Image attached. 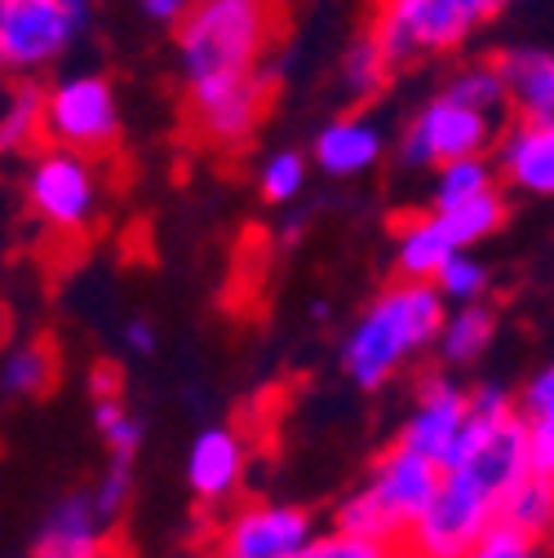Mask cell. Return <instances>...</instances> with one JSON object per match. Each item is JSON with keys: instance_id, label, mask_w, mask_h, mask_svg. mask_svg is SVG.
<instances>
[{"instance_id": "cell-1", "label": "cell", "mask_w": 554, "mask_h": 558, "mask_svg": "<svg viewBox=\"0 0 554 558\" xmlns=\"http://www.w3.org/2000/svg\"><path fill=\"white\" fill-rule=\"evenodd\" d=\"M444 293L431 279H395V284L360 315V324L346 337L341 368L360 390H377L390 381L412 355L444 337Z\"/></svg>"}, {"instance_id": "cell-2", "label": "cell", "mask_w": 554, "mask_h": 558, "mask_svg": "<svg viewBox=\"0 0 554 558\" xmlns=\"http://www.w3.org/2000/svg\"><path fill=\"white\" fill-rule=\"evenodd\" d=\"M285 0H191L178 23V53L186 85L253 76L285 36Z\"/></svg>"}, {"instance_id": "cell-3", "label": "cell", "mask_w": 554, "mask_h": 558, "mask_svg": "<svg viewBox=\"0 0 554 558\" xmlns=\"http://www.w3.org/2000/svg\"><path fill=\"white\" fill-rule=\"evenodd\" d=\"M439 483H444V470L431 457L395 444L390 452H382V461L373 465V474L364 478L360 493H351L337 506V527L356 532V536L404 545L412 523H418L426 514V506L435 501Z\"/></svg>"}, {"instance_id": "cell-4", "label": "cell", "mask_w": 554, "mask_h": 558, "mask_svg": "<svg viewBox=\"0 0 554 558\" xmlns=\"http://www.w3.org/2000/svg\"><path fill=\"white\" fill-rule=\"evenodd\" d=\"M373 40L390 58V66H404L422 53H444L461 45L483 19L502 10V0H373Z\"/></svg>"}, {"instance_id": "cell-5", "label": "cell", "mask_w": 554, "mask_h": 558, "mask_svg": "<svg viewBox=\"0 0 554 558\" xmlns=\"http://www.w3.org/2000/svg\"><path fill=\"white\" fill-rule=\"evenodd\" d=\"M448 470L470 478L502 510L515 487L532 478V422L523 416V408H510L502 416H470L466 439Z\"/></svg>"}, {"instance_id": "cell-6", "label": "cell", "mask_w": 554, "mask_h": 558, "mask_svg": "<svg viewBox=\"0 0 554 558\" xmlns=\"http://www.w3.org/2000/svg\"><path fill=\"white\" fill-rule=\"evenodd\" d=\"M27 208L53 235H85L89 222L98 218L94 160L62 151V147L36 151V160L27 169Z\"/></svg>"}, {"instance_id": "cell-7", "label": "cell", "mask_w": 554, "mask_h": 558, "mask_svg": "<svg viewBox=\"0 0 554 558\" xmlns=\"http://www.w3.org/2000/svg\"><path fill=\"white\" fill-rule=\"evenodd\" d=\"M45 143L76 156H111L120 143V107L103 76H72L45 94Z\"/></svg>"}, {"instance_id": "cell-8", "label": "cell", "mask_w": 554, "mask_h": 558, "mask_svg": "<svg viewBox=\"0 0 554 558\" xmlns=\"http://www.w3.org/2000/svg\"><path fill=\"white\" fill-rule=\"evenodd\" d=\"M497 523V501L489 493L453 470H444V483L426 514L412 523L404 549L408 558H466Z\"/></svg>"}, {"instance_id": "cell-9", "label": "cell", "mask_w": 554, "mask_h": 558, "mask_svg": "<svg viewBox=\"0 0 554 558\" xmlns=\"http://www.w3.org/2000/svg\"><path fill=\"white\" fill-rule=\"evenodd\" d=\"M266 107H270L266 72L186 85V129L209 151H240V147H249V137L257 133Z\"/></svg>"}, {"instance_id": "cell-10", "label": "cell", "mask_w": 554, "mask_h": 558, "mask_svg": "<svg viewBox=\"0 0 554 558\" xmlns=\"http://www.w3.org/2000/svg\"><path fill=\"white\" fill-rule=\"evenodd\" d=\"M493 137H497V116H483V111L461 107V102L439 94L408 124L399 156L408 169H444L453 160L483 156L493 147Z\"/></svg>"}, {"instance_id": "cell-11", "label": "cell", "mask_w": 554, "mask_h": 558, "mask_svg": "<svg viewBox=\"0 0 554 558\" xmlns=\"http://www.w3.org/2000/svg\"><path fill=\"white\" fill-rule=\"evenodd\" d=\"M76 14L62 0H0V58L5 72H36L76 36Z\"/></svg>"}, {"instance_id": "cell-12", "label": "cell", "mask_w": 554, "mask_h": 558, "mask_svg": "<svg viewBox=\"0 0 554 558\" xmlns=\"http://www.w3.org/2000/svg\"><path fill=\"white\" fill-rule=\"evenodd\" d=\"M311 541L315 532H311L306 510L253 501V506H240L222 523L214 541V558H298Z\"/></svg>"}, {"instance_id": "cell-13", "label": "cell", "mask_w": 554, "mask_h": 558, "mask_svg": "<svg viewBox=\"0 0 554 558\" xmlns=\"http://www.w3.org/2000/svg\"><path fill=\"white\" fill-rule=\"evenodd\" d=\"M466 426H470V395L457 390L448 377H426L399 444L431 457L439 470H448L466 439Z\"/></svg>"}, {"instance_id": "cell-14", "label": "cell", "mask_w": 554, "mask_h": 558, "mask_svg": "<svg viewBox=\"0 0 554 558\" xmlns=\"http://www.w3.org/2000/svg\"><path fill=\"white\" fill-rule=\"evenodd\" d=\"M36 558H120L111 519L98 510L94 493H76L49 510L36 536Z\"/></svg>"}, {"instance_id": "cell-15", "label": "cell", "mask_w": 554, "mask_h": 558, "mask_svg": "<svg viewBox=\"0 0 554 558\" xmlns=\"http://www.w3.org/2000/svg\"><path fill=\"white\" fill-rule=\"evenodd\" d=\"M244 439L227 426H214L204 430L195 444H191V457H186V483L195 501L204 506H218L227 497H236V487L244 478Z\"/></svg>"}, {"instance_id": "cell-16", "label": "cell", "mask_w": 554, "mask_h": 558, "mask_svg": "<svg viewBox=\"0 0 554 558\" xmlns=\"http://www.w3.org/2000/svg\"><path fill=\"white\" fill-rule=\"evenodd\" d=\"M497 72L510 89V107L528 124H554V53L545 49H506Z\"/></svg>"}, {"instance_id": "cell-17", "label": "cell", "mask_w": 554, "mask_h": 558, "mask_svg": "<svg viewBox=\"0 0 554 558\" xmlns=\"http://www.w3.org/2000/svg\"><path fill=\"white\" fill-rule=\"evenodd\" d=\"M502 173L528 195H554V124H510L502 137Z\"/></svg>"}, {"instance_id": "cell-18", "label": "cell", "mask_w": 554, "mask_h": 558, "mask_svg": "<svg viewBox=\"0 0 554 558\" xmlns=\"http://www.w3.org/2000/svg\"><path fill=\"white\" fill-rule=\"evenodd\" d=\"M457 253H466V248L453 240V231L444 227L439 214L408 218L395 231V266H399V279H431V284H435V275Z\"/></svg>"}, {"instance_id": "cell-19", "label": "cell", "mask_w": 554, "mask_h": 558, "mask_svg": "<svg viewBox=\"0 0 554 558\" xmlns=\"http://www.w3.org/2000/svg\"><path fill=\"white\" fill-rule=\"evenodd\" d=\"M377 156H382V133H377V124H369L360 116H341V120L324 124V133L315 137V160L333 178L364 173Z\"/></svg>"}, {"instance_id": "cell-20", "label": "cell", "mask_w": 554, "mask_h": 558, "mask_svg": "<svg viewBox=\"0 0 554 558\" xmlns=\"http://www.w3.org/2000/svg\"><path fill=\"white\" fill-rule=\"evenodd\" d=\"M497 523H506V527H515V532L532 536L537 545H541V541H550V536H554V483H550V478H541V474L523 478V483L515 487V493L502 501Z\"/></svg>"}, {"instance_id": "cell-21", "label": "cell", "mask_w": 554, "mask_h": 558, "mask_svg": "<svg viewBox=\"0 0 554 558\" xmlns=\"http://www.w3.org/2000/svg\"><path fill=\"white\" fill-rule=\"evenodd\" d=\"M493 332H497V315L489 306H479V302L474 306H461L444 324V337H439L444 364H470V360H479L493 345Z\"/></svg>"}, {"instance_id": "cell-22", "label": "cell", "mask_w": 554, "mask_h": 558, "mask_svg": "<svg viewBox=\"0 0 554 558\" xmlns=\"http://www.w3.org/2000/svg\"><path fill=\"white\" fill-rule=\"evenodd\" d=\"M45 94L40 85H14L5 98V120H0V143L5 151L36 147L45 137Z\"/></svg>"}, {"instance_id": "cell-23", "label": "cell", "mask_w": 554, "mask_h": 558, "mask_svg": "<svg viewBox=\"0 0 554 558\" xmlns=\"http://www.w3.org/2000/svg\"><path fill=\"white\" fill-rule=\"evenodd\" d=\"M58 381V355L49 341H27L14 345L5 360V395H45Z\"/></svg>"}, {"instance_id": "cell-24", "label": "cell", "mask_w": 554, "mask_h": 558, "mask_svg": "<svg viewBox=\"0 0 554 558\" xmlns=\"http://www.w3.org/2000/svg\"><path fill=\"white\" fill-rule=\"evenodd\" d=\"M435 214L444 218V227L453 231V240L461 248H470L474 240H489L506 222V199H502V191H489V195L466 199L457 208H435Z\"/></svg>"}, {"instance_id": "cell-25", "label": "cell", "mask_w": 554, "mask_h": 558, "mask_svg": "<svg viewBox=\"0 0 554 558\" xmlns=\"http://www.w3.org/2000/svg\"><path fill=\"white\" fill-rule=\"evenodd\" d=\"M444 98H453L461 107H474L483 116H497L502 107H510V89H506V81L497 72V62L493 66H461V72L448 81Z\"/></svg>"}, {"instance_id": "cell-26", "label": "cell", "mask_w": 554, "mask_h": 558, "mask_svg": "<svg viewBox=\"0 0 554 558\" xmlns=\"http://www.w3.org/2000/svg\"><path fill=\"white\" fill-rule=\"evenodd\" d=\"M489 191H497V178H493L489 160H483V156L453 160L435 178V208H457V204L479 199V195H489Z\"/></svg>"}, {"instance_id": "cell-27", "label": "cell", "mask_w": 554, "mask_h": 558, "mask_svg": "<svg viewBox=\"0 0 554 558\" xmlns=\"http://www.w3.org/2000/svg\"><path fill=\"white\" fill-rule=\"evenodd\" d=\"M341 76H346V89H351L356 98H373L390 76V58L382 53V45L373 36H360L351 45V53H346Z\"/></svg>"}, {"instance_id": "cell-28", "label": "cell", "mask_w": 554, "mask_h": 558, "mask_svg": "<svg viewBox=\"0 0 554 558\" xmlns=\"http://www.w3.org/2000/svg\"><path fill=\"white\" fill-rule=\"evenodd\" d=\"M298 558H408L404 545H390V541H373V536H356V532H324L315 536Z\"/></svg>"}, {"instance_id": "cell-29", "label": "cell", "mask_w": 554, "mask_h": 558, "mask_svg": "<svg viewBox=\"0 0 554 558\" xmlns=\"http://www.w3.org/2000/svg\"><path fill=\"white\" fill-rule=\"evenodd\" d=\"M94 426L107 439L111 457H133L137 444H143V426H137V416H129V408L120 403V395H103L94 403Z\"/></svg>"}, {"instance_id": "cell-30", "label": "cell", "mask_w": 554, "mask_h": 558, "mask_svg": "<svg viewBox=\"0 0 554 558\" xmlns=\"http://www.w3.org/2000/svg\"><path fill=\"white\" fill-rule=\"evenodd\" d=\"M435 289L448 298V302H461V306H474L483 298V289H489V270H483L474 257L457 253L439 275H435Z\"/></svg>"}, {"instance_id": "cell-31", "label": "cell", "mask_w": 554, "mask_h": 558, "mask_svg": "<svg viewBox=\"0 0 554 558\" xmlns=\"http://www.w3.org/2000/svg\"><path fill=\"white\" fill-rule=\"evenodd\" d=\"M306 182V160L298 151H280V156H270L266 169H262V195L270 204H289Z\"/></svg>"}, {"instance_id": "cell-32", "label": "cell", "mask_w": 554, "mask_h": 558, "mask_svg": "<svg viewBox=\"0 0 554 558\" xmlns=\"http://www.w3.org/2000/svg\"><path fill=\"white\" fill-rule=\"evenodd\" d=\"M129 487H133V457H111L107 474H103L98 487H94V501H98V510H103L107 519H116V514L124 510Z\"/></svg>"}, {"instance_id": "cell-33", "label": "cell", "mask_w": 554, "mask_h": 558, "mask_svg": "<svg viewBox=\"0 0 554 558\" xmlns=\"http://www.w3.org/2000/svg\"><path fill=\"white\" fill-rule=\"evenodd\" d=\"M466 558H541V554H537L532 536H523V532H515L506 523H493V532L483 536Z\"/></svg>"}, {"instance_id": "cell-34", "label": "cell", "mask_w": 554, "mask_h": 558, "mask_svg": "<svg viewBox=\"0 0 554 558\" xmlns=\"http://www.w3.org/2000/svg\"><path fill=\"white\" fill-rule=\"evenodd\" d=\"M532 422V474L554 483V416H528Z\"/></svg>"}, {"instance_id": "cell-35", "label": "cell", "mask_w": 554, "mask_h": 558, "mask_svg": "<svg viewBox=\"0 0 554 558\" xmlns=\"http://www.w3.org/2000/svg\"><path fill=\"white\" fill-rule=\"evenodd\" d=\"M519 408H523V416H554V364L532 377V386L523 390Z\"/></svg>"}, {"instance_id": "cell-36", "label": "cell", "mask_w": 554, "mask_h": 558, "mask_svg": "<svg viewBox=\"0 0 554 558\" xmlns=\"http://www.w3.org/2000/svg\"><path fill=\"white\" fill-rule=\"evenodd\" d=\"M186 10H191V0H143V14L156 23H169V27H178L186 19Z\"/></svg>"}, {"instance_id": "cell-37", "label": "cell", "mask_w": 554, "mask_h": 558, "mask_svg": "<svg viewBox=\"0 0 554 558\" xmlns=\"http://www.w3.org/2000/svg\"><path fill=\"white\" fill-rule=\"evenodd\" d=\"M124 337H129V345H133V351H156V332H152V324L147 319H133L129 328H124Z\"/></svg>"}, {"instance_id": "cell-38", "label": "cell", "mask_w": 554, "mask_h": 558, "mask_svg": "<svg viewBox=\"0 0 554 558\" xmlns=\"http://www.w3.org/2000/svg\"><path fill=\"white\" fill-rule=\"evenodd\" d=\"M62 5L72 10V14H76V23L85 27V19H89V0H62Z\"/></svg>"}, {"instance_id": "cell-39", "label": "cell", "mask_w": 554, "mask_h": 558, "mask_svg": "<svg viewBox=\"0 0 554 558\" xmlns=\"http://www.w3.org/2000/svg\"><path fill=\"white\" fill-rule=\"evenodd\" d=\"M502 5H506V0H502Z\"/></svg>"}]
</instances>
